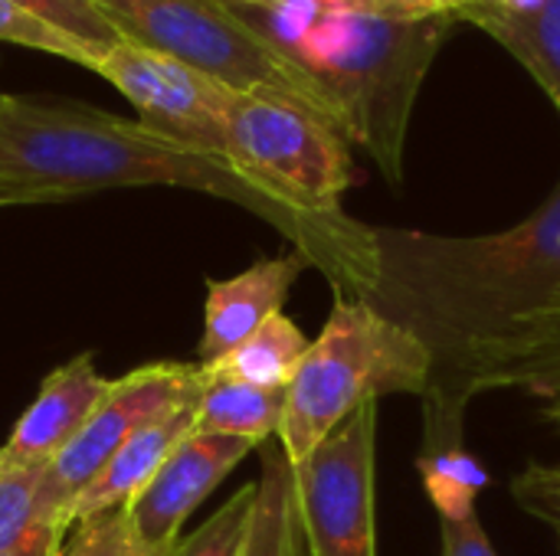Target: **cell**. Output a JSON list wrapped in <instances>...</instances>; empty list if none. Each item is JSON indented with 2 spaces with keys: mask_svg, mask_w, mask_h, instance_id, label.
Returning <instances> with one entry per match:
<instances>
[{
  "mask_svg": "<svg viewBox=\"0 0 560 556\" xmlns=\"http://www.w3.org/2000/svg\"><path fill=\"white\" fill-rule=\"evenodd\" d=\"M358 298L427 347L433 374L423 419L466 423L492 374L560 341V180L532 216L502 233L371 226V275Z\"/></svg>",
  "mask_w": 560,
  "mask_h": 556,
  "instance_id": "obj_1",
  "label": "cell"
},
{
  "mask_svg": "<svg viewBox=\"0 0 560 556\" xmlns=\"http://www.w3.org/2000/svg\"><path fill=\"white\" fill-rule=\"evenodd\" d=\"M230 3L308 75L335 128L400 187L410 115L456 13L384 16L338 0Z\"/></svg>",
  "mask_w": 560,
  "mask_h": 556,
  "instance_id": "obj_2",
  "label": "cell"
},
{
  "mask_svg": "<svg viewBox=\"0 0 560 556\" xmlns=\"http://www.w3.org/2000/svg\"><path fill=\"white\" fill-rule=\"evenodd\" d=\"M0 187L59 203L115 187H180L230 200L289 239L285 216L217 154L194 151L89 105L30 102L10 95L0 111Z\"/></svg>",
  "mask_w": 560,
  "mask_h": 556,
  "instance_id": "obj_3",
  "label": "cell"
},
{
  "mask_svg": "<svg viewBox=\"0 0 560 556\" xmlns=\"http://www.w3.org/2000/svg\"><path fill=\"white\" fill-rule=\"evenodd\" d=\"M226 164L289 223V239L335 295L358 298L371 275V226L345 213L348 138L302 102L236 92L226 111Z\"/></svg>",
  "mask_w": 560,
  "mask_h": 556,
  "instance_id": "obj_4",
  "label": "cell"
},
{
  "mask_svg": "<svg viewBox=\"0 0 560 556\" xmlns=\"http://www.w3.org/2000/svg\"><path fill=\"white\" fill-rule=\"evenodd\" d=\"M433 360L413 331L364 298L335 295L322 334L285 387L279 446L295 465L358 406L384 397H427Z\"/></svg>",
  "mask_w": 560,
  "mask_h": 556,
  "instance_id": "obj_5",
  "label": "cell"
},
{
  "mask_svg": "<svg viewBox=\"0 0 560 556\" xmlns=\"http://www.w3.org/2000/svg\"><path fill=\"white\" fill-rule=\"evenodd\" d=\"M115 33L174 56L233 92H272L331 121L325 98L230 0H95ZM335 125V121H331Z\"/></svg>",
  "mask_w": 560,
  "mask_h": 556,
  "instance_id": "obj_6",
  "label": "cell"
},
{
  "mask_svg": "<svg viewBox=\"0 0 560 556\" xmlns=\"http://www.w3.org/2000/svg\"><path fill=\"white\" fill-rule=\"evenodd\" d=\"M377 406H358L292 465L305 556H377Z\"/></svg>",
  "mask_w": 560,
  "mask_h": 556,
  "instance_id": "obj_7",
  "label": "cell"
},
{
  "mask_svg": "<svg viewBox=\"0 0 560 556\" xmlns=\"http://www.w3.org/2000/svg\"><path fill=\"white\" fill-rule=\"evenodd\" d=\"M207 370L200 364H144L112 380L105 400L92 413V419L79 429V436L46 465L43 475V511L46 521L59 531H69L66 514L69 505L98 478L108 459L151 419L167 410L197 400L203 393Z\"/></svg>",
  "mask_w": 560,
  "mask_h": 556,
  "instance_id": "obj_8",
  "label": "cell"
},
{
  "mask_svg": "<svg viewBox=\"0 0 560 556\" xmlns=\"http://www.w3.org/2000/svg\"><path fill=\"white\" fill-rule=\"evenodd\" d=\"M92 72L108 79L135 105L138 121L151 131L194 151L223 157L226 111L236 95L233 88L174 56L144 49L128 39H118Z\"/></svg>",
  "mask_w": 560,
  "mask_h": 556,
  "instance_id": "obj_9",
  "label": "cell"
},
{
  "mask_svg": "<svg viewBox=\"0 0 560 556\" xmlns=\"http://www.w3.org/2000/svg\"><path fill=\"white\" fill-rule=\"evenodd\" d=\"M253 449L259 446L249 439L190 433L128 505V518L138 537L154 547H174L187 518Z\"/></svg>",
  "mask_w": 560,
  "mask_h": 556,
  "instance_id": "obj_10",
  "label": "cell"
},
{
  "mask_svg": "<svg viewBox=\"0 0 560 556\" xmlns=\"http://www.w3.org/2000/svg\"><path fill=\"white\" fill-rule=\"evenodd\" d=\"M112 380H105L95 367L92 354H79L56 370H49L23 410L16 426L10 429L0 462L3 465H49L92 419L98 403L105 400Z\"/></svg>",
  "mask_w": 560,
  "mask_h": 556,
  "instance_id": "obj_11",
  "label": "cell"
},
{
  "mask_svg": "<svg viewBox=\"0 0 560 556\" xmlns=\"http://www.w3.org/2000/svg\"><path fill=\"white\" fill-rule=\"evenodd\" d=\"M305 269L308 259L302 252H289L276 259H259L233 279H207L197 364H217L259 324H266L272 315H282V305Z\"/></svg>",
  "mask_w": 560,
  "mask_h": 556,
  "instance_id": "obj_12",
  "label": "cell"
},
{
  "mask_svg": "<svg viewBox=\"0 0 560 556\" xmlns=\"http://www.w3.org/2000/svg\"><path fill=\"white\" fill-rule=\"evenodd\" d=\"M197 400H187L174 410H167L164 416L151 419L148 426H141L112 459L108 465L98 472V478L69 505L66 524L72 528L82 518L112 511V508H128L141 488L158 475V469L167 462V456L190 436L197 433Z\"/></svg>",
  "mask_w": 560,
  "mask_h": 556,
  "instance_id": "obj_13",
  "label": "cell"
},
{
  "mask_svg": "<svg viewBox=\"0 0 560 556\" xmlns=\"http://www.w3.org/2000/svg\"><path fill=\"white\" fill-rule=\"evenodd\" d=\"M456 20H466L502 43L560 111V0H548L538 10H512L495 0H482L463 7Z\"/></svg>",
  "mask_w": 560,
  "mask_h": 556,
  "instance_id": "obj_14",
  "label": "cell"
},
{
  "mask_svg": "<svg viewBox=\"0 0 560 556\" xmlns=\"http://www.w3.org/2000/svg\"><path fill=\"white\" fill-rule=\"evenodd\" d=\"M282 416H285V390H266L207 370V383L197 403V433L233 436L262 446L269 439H279Z\"/></svg>",
  "mask_w": 560,
  "mask_h": 556,
  "instance_id": "obj_15",
  "label": "cell"
},
{
  "mask_svg": "<svg viewBox=\"0 0 560 556\" xmlns=\"http://www.w3.org/2000/svg\"><path fill=\"white\" fill-rule=\"evenodd\" d=\"M259 462L262 472L256 478V508L243 556H305L295 475L279 439L259 446Z\"/></svg>",
  "mask_w": 560,
  "mask_h": 556,
  "instance_id": "obj_16",
  "label": "cell"
},
{
  "mask_svg": "<svg viewBox=\"0 0 560 556\" xmlns=\"http://www.w3.org/2000/svg\"><path fill=\"white\" fill-rule=\"evenodd\" d=\"M308 347H312V341L292 318L272 315L243 344H236L226 357H220L207 370L217 377L253 383V387L285 390L292 383L302 357L308 354Z\"/></svg>",
  "mask_w": 560,
  "mask_h": 556,
  "instance_id": "obj_17",
  "label": "cell"
},
{
  "mask_svg": "<svg viewBox=\"0 0 560 556\" xmlns=\"http://www.w3.org/2000/svg\"><path fill=\"white\" fill-rule=\"evenodd\" d=\"M417 472L436 518L459 521L476 514V498L489 488V469L466 449L463 436H423Z\"/></svg>",
  "mask_w": 560,
  "mask_h": 556,
  "instance_id": "obj_18",
  "label": "cell"
},
{
  "mask_svg": "<svg viewBox=\"0 0 560 556\" xmlns=\"http://www.w3.org/2000/svg\"><path fill=\"white\" fill-rule=\"evenodd\" d=\"M174 547H154L138 537L128 508H112L75 521L56 556H171Z\"/></svg>",
  "mask_w": 560,
  "mask_h": 556,
  "instance_id": "obj_19",
  "label": "cell"
},
{
  "mask_svg": "<svg viewBox=\"0 0 560 556\" xmlns=\"http://www.w3.org/2000/svg\"><path fill=\"white\" fill-rule=\"evenodd\" d=\"M43 475L46 465L0 462V554L23 544L36 528L49 524L43 511Z\"/></svg>",
  "mask_w": 560,
  "mask_h": 556,
  "instance_id": "obj_20",
  "label": "cell"
},
{
  "mask_svg": "<svg viewBox=\"0 0 560 556\" xmlns=\"http://www.w3.org/2000/svg\"><path fill=\"white\" fill-rule=\"evenodd\" d=\"M256 508V482L243 485L220 511L207 518L203 528L180 537L171 556H243Z\"/></svg>",
  "mask_w": 560,
  "mask_h": 556,
  "instance_id": "obj_21",
  "label": "cell"
},
{
  "mask_svg": "<svg viewBox=\"0 0 560 556\" xmlns=\"http://www.w3.org/2000/svg\"><path fill=\"white\" fill-rule=\"evenodd\" d=\"M0 43L10 46H23V49H36L46 56H59L69 62H79L85 69H95V62L105 56L98 49H92L89 43L49 26L46 20H39L36 13L23 10L13 0H0Z\"/></svg>",
  "mask_w": 560,
  "mask_h": 556,
  "instance_id": "obj_22",
  "label": "cell"
},
{
  "mask_svg": "<svg viewBox=\"0 0 560 556\" xmlns=\"http://www.w3.org/2000/svg\"><path fill=\"white\" fill-rule=\"evenodd\" d=\"M489 390H522L532 400L541 403V413L560 426V341L528 354L525 360H515L489 377Z\"/></svg>",
  "mask_w": 560,
  "mask_h": 556,
  "instance_id": "obj_23",
  "label": "cell"
},
{
  "mask_svg": "<svg viewBox=\"0 0 560 556\" xmlns=\"http://www.w3.org/2000/svg\"><path fill=\"white\" fill-rule=\"evenodd\" d=\"M23 10L36 13L39 20H46L49 26L89 43L98 52H108L121 36L115 33V26L102 16L95 0H13Z\"/></svg>",
  "mask_w": 560,
  "mask_h": 556,
  "instance_id": "obj_24",
  "label": "cell"
},
{
  "mask_svg": "<svg viewBox=\"0 0 560 556\" xmlns=\"http://www.w3.org/2000/svg\"><path fill=\"white\" fill-rule=\"evenodd\" d=\"M509 488L525 514L545 521L560 534V465L532 462L512 478Z\"/></svg>",
  "mask_w": 560,
  "mask_h": 556,
  "instance_id": "obj_25",
  "label": "cell"
},
{
  "mask_svg": "<svg viewBox=\"0 0 560 556\" xmlns=\"http://www.w3.org/2000/svg\"><path fill=\"white\" fill-rule=\"evenodd\" d=\"M440 556H499L479 514L443 521L440 518Z\"/></svg>",
  "mask_w": 560,
  "mask_h": 556,
  "instance_id": "obj_26",
  "label": "cell"
},
{
  "mask_svg": "<svg viewBox=\"0 0 560 556\" xmlns=\"http://www.w3.org/2000/svg\"><path fill=\"white\" fill-rule=\"evenodd\" d=\"M354 10L384 13V16H436V13H459L463 7L482 0H338Z\"/></svg>",
  "mask_w": 560,
  "mask_h": 556,
  "instance_id": "obj_27",
  "label": "cell"
},
{
  "mask_svg": "<svg viewBox=\"0 0 560 556\" xmlns=\"http://www.w3.org/2000/svg\"><path fill=\"white\" fill-rule=\"evenodd\" d=\"M62 537H66V534H62L59 528L43 524V528H36L23 544H16V547L3 551L0 556H56L59 544H62Z\"/></svg>",
  "mask_w": 560,
  "mask_h": 556,
  "instance_id": "obj_28",
  "label": "cell"
},
{
  "mask_svg": "<svg viewBox=\"0 0 560 556\" xmlns=\"http://www.w3.org/2000/svg\"><path fill=\"white\" fill-rule=\"evenodd\" d=\"M26 203H36L26 190H16V187H0V210L3 206H26Z\"/></svg>",
  "mask_w": 560,
  "mask_h": 556,
  "instance_id": "obj_29",
  "label": "cell"
},
{
  "mask_svg": "<svg viewBox=\"0 0 560 556\" xmlns=\"http://www.w3.org/2000/svg\"><path fill=\"white\" fill-rule=\"evenodd\" d=\"M7 98H10V95H7V92H0V111H3V105H7Z\"/></svg>",
  "mask_w": 560,
  "mask_h": 556,
  "instance_id": "obj_30",
  "label": "cell"
},
{
  "mask_svg": "<svg viewBox=\"0 0 560 556\" xmlns=\"http://www.w3.org/2000/svg\"><path fill=\"white\" fill-rule=\"evenodd\" d=\"M240 3H262V0H240Z\"/></svg>",
  "mask_w": 560,
  "mask_h": 556,
  "instance_id": "obj_31",
  "label": "cell"
}]
</instances>
